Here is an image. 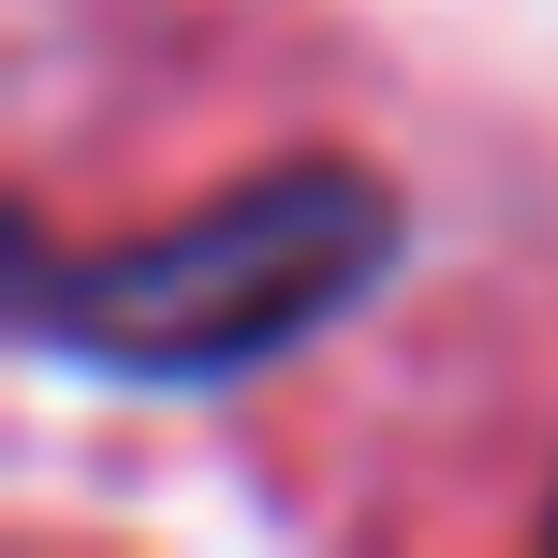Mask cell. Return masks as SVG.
<instances>
[{
    "instance_id": "cell-1",
    "label": "cell",
    "mask_w": 558,
    "mask_h": 558,
    "mask_svg": "<svg viewBox=\"0 0 558 558\" xmlns=\"http://www.w3.org/2000/svg\"><path fill=\"white\" fill-rule=\"evenodd\" d=\"M383 265H397L383 177L294 162V177H251V192L133 235V251H88V265L29 251V338L133 367V383H221V367H265L308 324H338Z\"/></svg>"
}]
</instances>
